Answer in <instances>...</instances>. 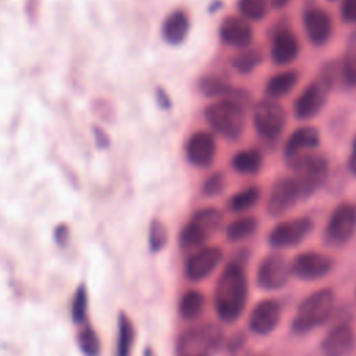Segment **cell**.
<instances>
[{"label":"cell","instance_id":"obj_16","mask_svg":"<svg viewBox=\"0 0 356 356\" xmlns=\"http://www.w3.org/2000/svg\"><path fill=\"white\" fill-rule=\"evenodd\" d=\"M303 29L314 46H324L332 36V19L327 10L313 6L303 13Z\"/></svg>","mask_w":356,"mask_h":356},{"label":"cell","instance_id":"obj_39","mask_svg":"<svg viewBox=\"0 0 356 356\" xmlns=\"http://www.w3.org/2000/svg\"><path fill=\"white\" fill-rule=\"evenodd\" d=\"M68 236H70V232H68L67 225H64V224L58 225L57 229H56V234H54V238H56L57 243L64 246L67 243V241H68Z\"/></svg>","mask_w":356,"mask_h":356},{"label":"cell","instance_id":"obj_25","mask_svg":"<svg viewBox=\"0 0 356 356\" xmlns=\"http://www.w3.org/2000/svg\"><path fill=\"white\" fill-rule=\"evenodd\" d=\"M232 168L242 175H256L263 167V154L254 149H242L231 160Z\"/></svg>","mask_w":356,"mask_h":356},{"label":"cell","instance_id":"obj_7","mask_svg":"<svg viewBox=\"0 0 356 356\" xmlns=\"http://www.w3.org/2000/svg\"><path fill=\"white\" fill-rule=\"evenodd\" d=\"M224 334L218 325L206 324L185 331L178 341V356H210L220 349Z\"/></svg>","mask_w":356,"mask_h":356},{"label":"cell","instance_id":"obj_20","mask_svg":"<svg viewBox=\"0 0 356 356\" xmlns=\"http://www.w3.org/2000/svg\"><path fill=\"white\" fill-rule=\"evenodd\" d=\"M218 35L225 44L239 50L249 47L253 42V29L249 21L242 17H227L220 24Z\"/></svg>","mask_w":356,"mask_h":356},{"label":"cell","instance_id":"obj_19","mask_svg":"<svg viewBox=\"0 0 356 356\" xmlns=\"http://www.w3.org/2000/svg\"><path fill=\"white\" fill-rule=\"evenodd\" d=\"M222 260L218 246H206L195 252L185 264V275L191 281H202L209 277Z\"/></svg>","mask_w":356,"mask_h":356},{"label":"cell","instance_id":"obj_4","mask_svg":"<svg viewBox=\"0 0 356 356\" xmlns=\"http://www.w3.org/2000/svg\"><path fill=\"white\" fill-rule=\"evenodd\" d=\"M204 118L210 128L228 140L242 136L246 124L243 104L232 99H218L204 110Z\"/></svg>","mask_w":356,"mask_h":356},{"label":"cell","instance_id":"obj_36","mask_svg":"<svg viewBox=\"0 0 356 356\" xmlns=\"http://www.w3.org/2000/svg\"><path fill=\"white\" fill-rule=\"evenodd\" d=\"M225 188V177L222 172H214L210 177H207L203 182L202 186V192L209 196V197H214L218 196Z\"/></svg>","mask_w":356,"mask_h":356},{"label":"cell","instance_id":"obj_1","mask_svg":"<svg viewBox=\"0 0 356 356\" xmlns=\"http://www.w3.org/2000/svg\"><path fill=\"white\" fill-rule=\"evenodd\" d=\"M249 259L248 249H241L224 267L214 288V309L222 323L236 321L245 310L249 288L245 273V261Z\"/></svg>","mask_w":356,"mask_h":356},{"label":"cell","instance_id":"obj_35","mask_svg":"<svg viewBox=\"0 0 356 356\" xmlns=\"http://www.w3.org/2000/svg\"><path fill=\"white\" fill-rule=\"evenodd\" d=\"M165 243H167L165 225L159 220L152 221V224L149 227V246H150V249L153 252H159L165 246Z\"/></svg>","mask_w":356,"mask_h":356},{"label":"cell","instance_id":"obj_5","mask_svg":"<svg viewBox=\"0 0 356 356\" xmlns=\"http://www.w3.org/2000/svg\"><path fill=\"white\" fill-rule=\"evenodd\" d=\"M291 177L298 184L302 199L313 196L327 181L328 177V160L324 154L310 152L289 161Z\"/></svg>","mask_w":356,"mask_h":356},{"label":"cell","instance_id":"obj_27","mask_svg":"<svg viewBox=\"0 0 356 356\" xmlns=\"http://www.w3.org/2000/svg\"><path fill=\"white\" fill-rule=\"evenodd\" d=\"M261 197V189L256 185L246 186L234 193L228 200V209L232 213H243L254 207Z\"/></svg>","mask_w":356,"mask_h":356},{"label":"cell","instance_id":"obj_40","mask_svg":"<svg viewBox=\"0 0 356 356\" xmlns=\"http://www.w3.org/2000/svg\"><path fill=\"white\" fill-rule=\"evenodd\" d=\"M245 335L242 334V332H236L232 338H231V341L228 342V348L231 349V350H236V349H239L242 345H243V342H245Z\"/></svg>","mask_w":356,"mask_h":356},{"label":"cell","instance_id":"obj_15","mask_svg":"<svg viewBox=\"0 0 356 356\" xmlns=\"http://www.w3.org/2000/svg\"><path fill=\"white\" fill-rule=\"evenodd\" d=\"M300 53V44L296 33L288 28H278L271 36L270 58L275 65L284 67L292 64Z\"/></svg>","mask_w":356,"mask_h":356},{"label":"cell","instance_id":"obj_11","mask_svg":"<svg viewBox=\"0 0 356 356\" xmlns=\"http://www.w3.org/2000/svg\"><path fill=\"white\" fill-rule=\"evenodd\" d=\"M299 200L303 199L295 179L291 175L280 177L273 182L268 191L266 211L271 217H280L289 211Z\"/></svg>","mask_w":356,"mask_h":356},{"label":"cell","instance_id":"obj_22","mask_svg":"<svg viewBox=\"0 0 356 356\" xmlns=\"http://www.w3.org/2000/svg\"><path fill=\"white\" fill-rule=\"evenodd\" d=\"M200 92L207 97H220V99H232L245 104L249 100V93L242 89L232 88L227 81L220 76H203L199 81Z\"/></svg>","mask_w":356,"mask_h":356},{"label":"cell","instance_id":"obj_23","mask_svg":"<svg viewBox=\"0 0 356 356\" xmlns=\"http://www.w3.org/2000/svg\"><path fill=\"white\" fill-rule=\"evenodd\" d=\"M299 74L295 70H285L281 72H277L273 75L264 86V92L267 95V99H281L285 97L288 93H291L295 86L298 85Z\"/></svg>","mask_w":356,"mask_h":356},{"label":"cell","instance_id":"obj_3","mask_svg":"<svg viewBox=\"0 0 356 356\" xmlns=\"http://www.w3.org/2000/svg\"><path fill=\"white\" fill-rule=\"evenodd\" d=\"M334 300L335 296L330 288H321L307 295L296 309L291 331L303 335L324 324L332 314Z\"/></svg>","mask_w":356,"mask_h":356},{"label":"cell","instance_id":"obj_9","mask_svg":"<svg viewBox=\"0 0 356 356\" xmlns=\"http://www.w3.org/2000/svg\"><path fill=\"white\" fill-rule=\"evenodd\" d=\"M286 113L284 107L273 99L260 100L253 110V127L264 140H275L284 132Z\"/></svg>","mask_w":356,"mask_h":356},{"label":"cell","instance_id":"obj_43","mask_svg":"<svg viewBox=\"0 0 356 356\" xmlns=\"http://www.w3.org/2000/svg\"><path fill=\"white\" fill-rule=\"evenodd\" d=\"M143 356H154V353H153V350L150 349V348H147L146 350H145V355Z\"/></svg>","mask_w":356,"mask_h":356},{"label":"cell","instance_id":"obj_10","mask_svg":"<svg viewBox=\"0 0 356 356\" xmlns=\"http://www.w3.org/2000/svg\"><path fill=\"white\" fill-rule=\"evenodd\" d=\"M313 229V220L307 216L284 220L275 224L268 235L267 242L273 249H288L303 242Z\"/></svg>","mask_w":356,"mask_h":356},{"label":"cell","instance_id":"obj_28","mask_svg":"<svg viewBox=\"0 0 356 356\" xmlns=\"http://www.w3.org/2000/svg\"><path fill=\"white\" fill-rule=\"evenodd\" d=\"M259 227V221L253 216H243L231 221L225 228V235L229 242H241L252 236Z\"/></svg>","mask_w":356,"mask_h":356},{"label":"cell","instance_id":"obj_24","mask_svg":"<svg viewBox=\"0 0 356 356\" xmlns=\"http://www.w3.org/2000/svg\"><path fill=\"white\" fill-rule=\"evenodd\" d=\"M188 32H189V18L181 10L171 13L165 18V21L163 24V28H161L163 38L170 44L182 43L185 40Z\"/></svg>","mask_w":356,"mask_h":356},{"label":"cell","instance_id":"obj_42","mask_svg":"<svg viewBox=\"0 0 356 356\" xmlns=\"http://www.w3.org/2000/svg\"><path fill=\"white\" fill-rule=\"evenodd\" d=\"M95 134H96V138H97V143L100 146H106L107 145V139H103V138H107V135L103 131H100L99 128L95 129Z\"/></svg>","mask_w":356,"mask_h":356},{"label":"cell","instance_id":"obj_38","mask_svg":"<svg viewBox=\"0 0 356 356\" xmlns=\"http://www.w3.org/2000/svg\"><path fill=\"white\" fill-rule=\"evenodd\" d=\"M348 170L349 172L356 177V134L350 142V147H349V154H348V161H346Z\"/></svg>","mask_w":356,"mask_h":356},{"label":"cell","instance_id":"obj_8","mask_svg":"<svg viewBox=\"0 0 356 356\" xmlns=\"http://www.w3.org/2000/svg\"><path fill=\"white\" fill-rule=\"evenodd\" d=\"M356 232V203L345 200L338 203L325 224L324 242L328 246L339 248L346 245Z\"/></svg>","mask_w":356,"mask_h":356},{"label":"cell","instance_id":"obj_31","mask_svg":"<svg viewBox=\"0 0 356 356\" xmlns=\"http://www.w3.org/2000/svg\"><path fill=\"white\" fill-rule=\"evenodd\" d=\"M268 0H238V11L248 21H261L268 14Z\"/></svg>","mask_w":356,"mask_h":356},{"label":"cell","instance_id":"obj_30","mask_svg":"<svg viewBox=\"0 0 356 356\" xmlns=\"http://www.w3.org/2000/svg\"><path fill=\"white\" fill-rule=\"evenodd\" d=\"M206 305L204 295L196 289L185 292L179 300V314L186 320L197 318Z\"/></svg>","mask_w":356,"mask_h":356},{"label":"cell","instance_id":"obj_29","mask_svg":"<svg viewBox=\"0 0 356 356\" xmlns=\"http://www.w3.org/2000/svg\"><path fill=\"white\" fill-rule=\"evenodd\" d=\"M134 339H135V328L131 318L125 313H120L115 356H131Z\"/></svg>","mask_w":356,"mask_h":356},{"label":"cell","instance_id":"obj_17","mask_svg":"<svg viewBox=\"0 0 356 356\" xmlns=\"http://www.w3.org/2000/svg\"><path fill=\"white\" fill-rule=\"evenodd\" d=\"M356 345V335L346 321L335 324L321 339L320 350L323 356H348Z\"/></svg>","mask_w":356,"mask_h":356},{"label":"cell","instance_id":"obj_34","mask_svg":"<svg viewBox=\"0 0 356 356\" xmlns=\"http://www.w3.org/2000/svg\"><path fill=\"white\" fill-rule=\"evenodd\" d=\"M78 343L81 350L86 356H97L100 352V341L96 331L92 327H85L78 335Z\"/></svg>","mask_w":356,"mask_h":356},{"label":"cell","instance_id":"obj_32","mask_svg":"<svg viewBox=\"0 0 356 356\" xmlns=\"http://www.w3.org/2000/svg\"><path fill=\"white\" fill-rule=\"evenodd\" d=\"M338 68L343 85L352 89L356 88V44L345 50Z\"/></svg>","mask_w":356,"mask_h":356},{"label":"cell","instance_id":"obj_33","mask_svg":"<svg viewBox=\"0 0 356 356\" xmlns=\"http://www.w3.org/2000/svg\"><path fill=\"white\" fill-rule=\"evenodd\" d=\"M88 312V291L83 284H81L74 296H72V305H71V317L76 324H81Z\"/></svg>","mask_w":356,"mask_h":356},{"label":"cell","instance_id":"obj_12","mask_svg":"<svg viewBox=\"0 0 356 356\" xmlns=\"http://www.w3.org/2000/svg\"><path fill=\"white\" fill-rule=\"evenodd\" d=\"M291 277L288 260L280 253L266 254L256 270V284L264 291H277L286 285Z\"/></svg>","mask_w":356,"mask_h":356},{"label":"cell","instance_id":"obj_37","mask_svg":"<svg viewBox=\"0 0 356 356\" xmlns=\"http://www.w3.org/2000/svg\"><path fill=\"white\" fill-rule=\"evenodd\" d=\"M341 19L346 24H356V0H342L339 7Z\"/></svg>","mask_w":356,"mask_h":356},{"label":"cell","instance_id":"obj_2","mask_svg":"<svg viewBox=\"0 0 356 356\" xmlns=\"http://www.w3.org/2000/svg\"><path fill=\"white\" fill-rule=\"evenodd\" d=\"M339 74V68L335 63H327L320 74L309 82L300 95L293 102V115L298 120L306 121L314 118L325 106L328 93L335 85V78Z\"/></svg>","mask_w":356,"mask_h":356},{"label":"cell","instance_id":"obj_14","mask_svg":"<svg viewBox=\"0 0 356 356\" xmlns=\"http://www.w3.org/2000/svg\"><path fill=\"white\" fill-rule=\"evenodd\" d=\"M281 318V303L277 299H261L257 302L248 318L249 330L256 335H268L275 330Z\"/></svg>","mask_w":356,"mask_h":356},{"label":"cell","instance_id":"obj_41","mask_svg":"<svg viewBox=\"0 0 356 356\" xmlns=\"http://www.w3.org/2000/svg\"><path fill=\"white\" fill-rule=\"evenodd\" d=\"M291 0H268V4L270 7L275 8V10H281L284 7H286L289 4Z\"/></svg>","mask_w":356,"mask_h":356},{"label":"cell","instance_id":"obj_13","mask_svg":"<svg viewBox=\"0 0 356 356\" xmlns=\"http://www.w3.org/2000/svg\"><path fill=\"white\" fill-rule=\"evenodd\" d=\"M334 266V260L320 252L306 250L296 254L289 263L291 275L303 281H314L327 275Z\"/></svg>","mask_w":356,"mask_h":356},{"label":"cell","instance_id":"obj_26","mask_svg":"<svg viewBox=\"0 0 356 356\" xmlns=\"http://www.w3.org/2000/svg\"><path fill=\"white\" fill-rule=\"evenodd\" d=\"M264 60L263 51L259 47H246L241 49L232 58L231 65L239 74H250L254 71Z\"/></svg>","mask_w":356,"mask_h":356},{"label":"cell","instance_id":"obj_18","mask_svg":"<svg viewBox=\"0 0 356 356\" xmlns=\"http://www.w3.org/2000/svg\"><path fill=\"white\" fill-rule=\"evenodd\" d=\"M321 138L316 127L303 125L293 129L284 143V157L289 163L302 154L316 152L320 146Z\"/></svg>","mask_w":356,"mask_h":356},{"label":"cell","instance_id":"obj_6","mask_svg":"<svg viewBox=\"0 0 356 356\" xmlns=\"http://www.w3.org/2000/svg\"><path fill=\"white\" fill-rule=\"evenodd\" d=\"M222 224V214L216 207L197 210L179 232V245L184 249L200 248Z\"/></svg>","mask_w":356,"mask_h":356},{"label":"cell","instance_id":"obj_44","mask_svg":"<svg viewBox=\"0 0 356 356\" xmlns=\"http://www.w3.org/2000/svg\"><path fill=\"white\" fill-rule=\"evenodd\" d=\"M328 1H335V0H328Z\"/></svg>","mask_w":356,"mask_h":356},{"label":"cell","instance_id":"obj_21","mask_svg":"<svg viewBox=\"0 0 356 356\" xmlns=\"http://www.w3.org/2000/svg\"><path fill=\"white\" fill-rule=\"evenodd\" d=\"M216 152V139L210 132L206 131L195 132L186 143V157L189 163L200 168H206L213 164Z\"/></svg>","mask_w":356,"mask_h":356}]
</instances>
